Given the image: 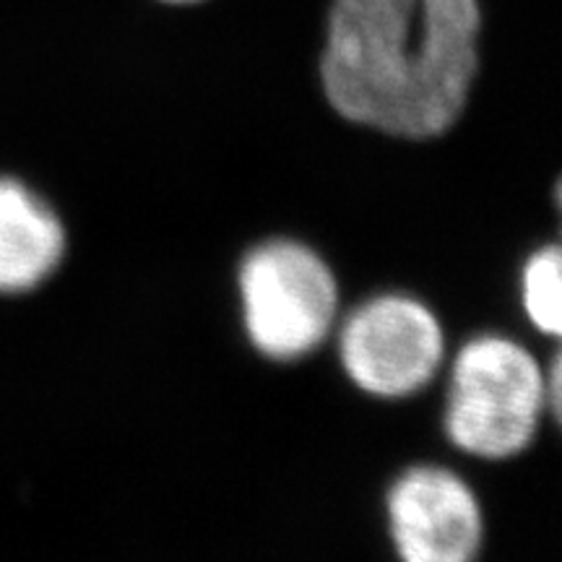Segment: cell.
Wrapping results in <instances>:
<instances>
[{
    "label": "cell",
    "mask_w": 562,
    "mask_h": 562,
    "mask_svg": "<svg viewBox=\"0 0 562 562\" xmlns=\"http://www.w3.org/2000/svg\"><path fill=\"white\" fill-rule=\"evenodd\" d=\"M476 0H334L321 58L344 121L406 140L459 123L480 70Z\"/></svg>",
    "instance_id": "6da1fadb"
},
{
    "label": "cell",
    "mask_w": 562,
    "mask_h": 562,
    "mask_svg": "<svg viewBox=\"0 0 562 562\" xmlns=\"http://www.w3.org/2000/svg\"><path fill=\"white\" fill-rule=\"evenodd\" d=\"M547 412V370L521 341L482 334L453 357L442 430L459 451L484 461L513 459L531 446Z\"/></svg>",
    "instance_id": "7a4b0ae2"
},
{
    "label": "cell",
    "mask_w": 562,
    "mask_h": 562,
    "mask_svg": "<svg viewBox=\"0 0 562 562\" xmlns=\"http://www.w3.org/2000/svg\"><path fill=\"white\" fill-rule=\"evenodd\" d=\"M243 328L252 349L294 362L326 344L339 323V281L318 250L297 240H266L237 273Z\"/></svg>",
    "instance_id": "3957f363"
},
{
    "label": "cell",
    "mask_w": 562,
    "mask_h": 562,
    "mask_svg": "<svg viewBox=\"0 0 562 562\" xmlns=\"http://www.w3.org/2000/svg\"><path fill=\"white\" fill-rule=\"evenodd\" d=\"M336 326L341 368L368 396L409 398L425 391L446 362L438 315L412 294L364 300Z\"/></svg>",
    "instance_id": "277c9868"
},
{
    "label": "cell",
    "mask_w": 562,
    "mask_h": 562,
    "mask_svg": "<svg viewBox=\"0 0 562 562\" xmlns=\"http://www.w3.org/2000/svg\"><path fill=\"white\" fill-rule=\"evenodd\" d=\"M385 533L396 562H482L487 518L461 474L419 463L389 487Z\"/></svg>",
    "instance_id": "5b68a950"
},
{
    "label": "cell",
    "mask_w": 562,
    "mask_h": 562,
    "mask_svg": "<svg viewBox=\"0 0 562 562\" xmlns=\"http://www.w3.org/2000/svg\"><path fill=\"white\" fill-rule=\"evenodd\" d=\"M66 256V227L50 203L16 180H0V292H30Z\"/></svg>",
    "instance_id": "8992f818"
},
{
    "label": "cell",
    "mask_w": 562,
    "mask_h": 562,
    "mask_svg": "<svg viewBox=\"0 0 562 562\" xmlns=\"http://www.w3.org/2000/svg\"><path fill=\"white\" fill-rule=\"evenodd\" d=\"M521 305L539 334L562 331V256L558 245H544L526 258L521 269Z\"/></svg>",
    "instance_id": "52a82bcc"
},
{
    "label": "cell",
    "mask_w": 562,
    "mask_h": 562,
    "mask_svg": "<svg viewBox=\"0 0 562 562\" xmlns=\"http://www.w3.org/2000/svg\"><path fill=\"white\" fill-rule=\"evenodd\" d=\"M178 3H186V0H178Z\"/></svg>",
    "instance_id": "ba28073f"
}]
</instances>
